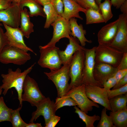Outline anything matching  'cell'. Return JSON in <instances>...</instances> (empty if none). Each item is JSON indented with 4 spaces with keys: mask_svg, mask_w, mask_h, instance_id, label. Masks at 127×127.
<instances>
[{
    "mask_svg": "<svg viewBox=\"0 0 127 127\" xmlns=\"http://www.w3.org/2000/svg\"><path fill=\"white\" fill-rule=\"evenodd\" d=\"M36 64V63H34L22 72L19 68H17L15 71L11 68H9L7 74L1 75L3 78V84L0 87L4 89L3 94L5 95L9 89L14 88L17 93L18 98L19 101L20 107H22V106L21 96L24 80L26 76L31 71Z\"/></svg>",
    "mask_w": 127,
    "mask_h": 127,
    "instance_id": "obj_1",
    "label": "cell"
},
{
    "mask_svg": "<svg viewBox=\"0 0 127 127\" xmlns=\"http://www.w3.org/2000/svg\"><path fill=\"white\" fill-rule=\"evenodd\" d=\"M85 48H84L76 52L70 63L69 73L71 81L68 91L72 88L82 84L85 58Z\"/></svg>",
    "mask_w": 127,
    "mask_h": 127,
    "instance_id": "obj_2",
    "label": "cell"
},
{
    "mask_svg": "<svg viewBox=\"0 0 127 127\" xmlns=\"http://www.w3.org/2000/svg\"><path fill=\"white\" fill-rule=\"evenodd\" d=\"M70 63L63 65L58 69L51 71L49 72H44L48 79L51 80L55 85L57 97L65 95L68 91V81L70 78L69 73Z\"/></svg>",
    "mask_w": 127,
    "mask_h": 127,
    "instance_id": "obj_3",
    "label": "cell"
},
{
    "mask_svg": "<svg viewBox=\"0 0 127 127\" xmlns=\"http://www.w3.org/2000/svg\"><path fill=\"white\" fill-rule=\"evenodd\" d=\"M123 53L110 45L99 44L95 49V62L106 64L117 67Z\"/></svg>",
    "mask_w": 127,
    "mask_h": 127,
    "instance_id": "obj_4",
    "label": "cell"
},
{
    "mask_svg": "<svg viewBox=\"0 0 127 127\" xmlns=\"http://www.w3.org/2000/svg\"><path fill=\"white\" fill-rule=\"evenodd\" d=\"M28 52L7 45L0 53V62L5 64H13L18 65L24 64L31 57Z\"/></svg>",
    "mask_w": 127,
    "mask_h": 127,
    "instance_id": "obj_5",
    "label": "cell"
},
{
    "mask_svg": "<svg viewBox=\"0 0 127 127\" xmlns=\"http://www.w3.org/2000/svg\"><path fill=\"white\" fill-rule=\"evenodd\" d=\"M39 48L40 55L38 63L40 66L51 71L61 67L62 64L58 53L59 48L56 46L44 48L40 46Z\"/></svg>",
    "mask_w": 127,
    "mask_h": 127,
    "instance_id": "obj_6",
    "label": "cell"
},
{
    "mask_svg": "<svg viewBox=\"0 0 127 127\" xmlns=\"http://www.w3.org/2000/svg\"><path fill=\"white\" fill-rule=\"evenodd\" d=\"M23 89L24 93L21 96L22 101L28 102L32 106L36 107L46 98L40 90L36 81L28 75L24 80Z\"/></svg>",
    "mask_w": 127,
    "mask_h": 127,
    "instance_id": "obj_7",
    "label": "cell"
},
{
    "mask_svg": "<svg viewBox=\"0 0 127 127\" xmlns=\"http://www.w3.org/2000/svg\"><path fill=\"white\" fill-rule=\"evenodd\" d=\"M65 95L72 98L77 103L78 107L87 114L92 111L93 107L99 108L97 103L90 100L87 96L84 84L72 88Z\"/></svg>",
    "mask_w": 127,
    "mask_h": 127,
    "instance_id": "obj_8",
    "label": "cell"
},
{
    "mask_svg": "<svg viewBox=\"0 0 127 127\" xmlns=\"http://www.w3.org/2000/svg\"><path fill=\"white\" fill-rule=\"evenodd\" d=\"M51 25L53 27V32L52 38L47 44L42 46L44 48L55 46L56 43L61 39H69L71 34L69 21L61 16H59L57 19Z\"/></svg>",
    "mask_w": 127,
    "mask_h": 127,
    "instance_id": "obj_9",
    "label": "cell"
},
{
    "mask_svg": "<svg viewBox=\"0 0 127 127\" xmlns=\"http://www.w3.org/2000/svg\"><path fill=\"white\" fill-rule=\"evenodd\" d=\"M96 47H94L90 49L85 48V58L82 83L85 85H95L102 87L95 80L93 76Z\"/></svg>",
    "mask_w": 127,
    "mask_h": 127,
    "instance_id": "obj_10",
    "label": "cell"
},
{
    "mask_svg": "<svg viewBox=\"0 0 127 127\" xmlns=\"http://www.w3.org/2000/svg\"><path fill=\"white\" fill-rule=\"evenodd\" d=\"M117 32L115 37L110 46L123 53L127 52V17L120 14Z\"/></svg>",
    "mask_w": 127,
    "mask_h": 127,
    "instance_id": "obj_11",
    "label": "cell"
},
{
    "mask_svg": "<svg viewBox=\"0 0 127 127\" xmlns=\"http://www.w3.org/2000/svg\"><path fill=\"white\" fill-rule=\"evenodd\" d=\"M2 24L6 30L4 33L7 40V46L17 48L27 52L30 51L36 55L33 51L25 44L24 39V36L20 28H13L4 23Z\"/></svg>",
    "mask_w": 127,
    "mask_h": 127,
    "instance_id": "obj_12",
    "label": "cell"
},
{
    "mask_svg": "<svg viewBox=\"0 0 127 127\" xmlns=\"http://www.w3.org/2000/svg\"><path fill=\"white\" fill-rule=\"evenodd\" d=\"M21 9L19 3L12 2L7 8L0 10V22L12 28L19 27Z\"/></svg>",
    "mask_w": 127,
    "mask_h": 127,
    "instance_id": "obj_13",
    "label": "cell"
},
{
    "mask_svg": "<svg viewBox=\"0 0 127 127\" xmlns=\"http://www.w3.org/2000/svg\"><path fill=\"white\" fill-rule=\"evenodd\" d=\"M36 107V109L32 113L30 122H33L41 115L44 118L45 125L51 119L56 115L57 111L55 103L48 97H46Z\"/></svg>",
    "mask_w": 127,
    "mask_h": 127,
    "instance_id": "obj_14",
    "label": "cell"
},
{
    "mask_svg": "<svg viewBox=\"0 0 127 127\" xmlns=\"http://www.w3.org/2000/svg\"><path fill=\"white\" fill-rule=\"evenodd\" d=\"M85 91L89 99L103 106L107 110L111 111L107 91L103 88L95 85H86Z\"/></svg>",
    "mask_w": 127,
    "mask_h": 127,
    "instance_id": "obj_15",
    "label": "cell"
},
{
    "mask_svg": "<svg viewBox=\"0 0 127 127\" xmlns=\"http://www.w3.org/2000/svg\"><path fill=\"white\" fill-rule=\"evenodd\" d=\"M118 71L117 68L103 63H95L93 71L95 80L103 87L105 82L113 76Z\"/></svg>",
    "mask_w": 127,
    "mask_h": 127,
    "instance_id": "obj_16",
    "label": "cell"
},
{
    "mask_svg": "<svg viewBox=\"0 0 127 127\" xmlns=\"http://www.w3.org/2000/svg\"><path fill=\"white\" fill-rule=\"evenodd\" d=\"M119 20L103 27L97 34L99 44L110 45L113 41L117 30Z\"/></svg>",
    "mask_w": 127,
    "mask_h": 127,
    "instance_id": "obj_17",
    "label": "cell"
},
{
    "mask_svg": "<svg viewBox=\"0 0 127 127\" xmlns=\"http://www.w3.org/2000/svg\"><path fill=\"white\" fill-rule=\"evenodd\" d=\"M68 39L69 43L65 50L61 51L59 49L58 50V53L63 65L70 63L75 52L80 49L84 48L80 44L79 40L76 38L70 35Z\"/></svg>",
    "mask_w": 127,
    "mask_h": 127,
    "instance_id": "obj_18",
    "label": "cell"
},
{
    "mask_svg": "<svg viewBox=\"0 0 127 127\" xmlns=\"http://www.w3.org/2000/svg\"><path fill=\"white\" fill-rule=\"evenodd\" d=\"M64 9L61 16L68 21L71 18H77L81 20L83 18L79 15V12L84 13L86 9L81 7L76 2L73 0H62Z\"/></svg>",
    "mask_w": 127,
    "mask_h": 127,
    "instance_id": "obj_19",
    "label": "cell"
},
{
    "mask_svg": "<svg viewBox=\"0 0 127 127\" xmlns=\"http://www.w3.org/2000/svg\"><path fill=\"white\" fill-rule=\"evenodd\" d=\"M77 20V19L74 17L71 18L69 20L71 32V35L77 38L81 45L84 47L86 42L91 43L92 41L87 40L85 37V36L86 34V31L83 29L82 24H78Z\"/></svg>",
    "mask_w": 127,
    "mask_h": 127,
    "instance_id": "obj_20",
    "label": "cell"
},
{
    "mask_svg": "<svg viewBox=\"0 0 127 127\" xmlns=\"http://www.w3.org/2000/svg\"><path fill=\"white\" fill-rule=\"evenodd\" d=\"M30 17L26 8L21 9L20 28L24 36L27 39L29 38L30 34L34 31V25L30 21Z\"/></svg>",
    "mask_w": 127,
    "mask_h": 127,
    "instance_id": "obj_21",
    "label": "cell"
},
{
    "mask_svg": "<svg viewBox=\"0 0 127 127\" xmlns=\"http://www.w3.org/2000/svg\"><path fill=\"white\" fill-rule=\"evenodd\" d=\"M19 3L21 9L24 7L28 8L29 10L28 12L30 17L40 16L46 17L43 7L34 0H20Z\"/></svg>",
    "mask_w": 127,
    "mask_h": 127,
    "instance_id": "obj_22",
    "label": "cell"
},
{
    "mask_svg": "<svg viewBox=\"0 0 127 127\" xmlns=\"http://www.w3.org/2000/svg\"><path fill=\"white\" fill-rule=\"evenodd\" d=\"M109 114L115 127H127V108L116 112L111 111Z\"/></svg>",
    "mask_w": 127,
    "mask_h": 127,
    "instance_id": "obj_23",
    "label": "cell"
},
{
    "mask_svg": "<svg viewBox=\"0 0 127 127\" xmlns=\"http://www.w3.org/2000/svg\"><path fill=\"white\" fill-rule=\"evenodd\" d=\"M111 111H117L127 108V94L116 96L109 99Z\"/></svg>",
    "mask_w": 127,
    "mask_h": 127,
    "instance_id": "obj_24",
    "label": "cell"
},
{
    "mask_svg": "<svg viewBox=\"0 0 127 127\" xmlns=\"http://www.w3.org/2000/svg\"><path fill=\"white\" fill-rule=\"evenodd\" d=\"M43 6L46 17L44 27L45 28H48L57 19L59 16L51 3L46 4Z\"/></svg>",
    "mask_w": 127,
    "mask_h": 127,
    "instance_id": "obj_25",
    "label": "cell"
},
{
    "mask_svg": "<svg viewBox=\"0 0 127 127\" xmlns=\"http://www.w3.org/2000/svg\"><path fill=\"white\" fill-rule=\"evenodd\" d=\"M85 9L84 13L86 16V24L104 22V19L100 12L91 8Z\"/></svg>",
    "mask_w": 127,
    "mask_h": 127,
    "instance_id": "obj_26",
    "label": "cell"
},
{
    "mask_svg": "<svg viewBox=\"0 0 127 127\" xmlns=\"http://www.w3.org/2000/svg\"><path fill=\"white\" fill-rule=\"evenodd\" d=\"M74 108L75 110V112L78 115L79 118L85 123L86 127H94L95 122L100 119V117L99 115H95L92 116H89L76 106H75Z\"/></svg>",
    "mask_w": 127,
    "mask_h": 127,
    "instance_id": "obj_27",
    "label": "cell"
},
{
    "mask_svg": "<svg viewBox=\"0 0 127 127\" xmlns=\"http://www.w3.org/2000/svg\"><path fill=\"white\" fill-rule=\"evenodd\" d=\"M112 5L110 0H105L103 2L100 3L98 5L105 23H106L113 16L111 10Z\"/></svg>",
    "mask_w": 127,
    "mask_h": 127,
    "instance_id": "obj_28",
    "label": "cell"
},
{
    "mask_svg": "<svg viewBox=\"0 0 127 127\" xmlns=\"http://www.w3.org/2000/svg\"><path fill=\"white\" fill-rule=\"evenodd\" d=\"M22 108L19 107L12 111L10 122L13 127H26L27 125V124L23 120L20 114L19 111Z\"/></svg>",
    "mask_w": 127,
    "mask_h": 127,
    "instance_id": "obj_29",
    "label": "cell"
},
{
    "mask_svg": "<svg viewBox=\"0 0 127 127\" xmlns=\"http://www.w3.org/2000/svg\"><path fill=\"white\" fill-rule=\"evenodd\" d=\"M12 109L8 108L5 104L2 97H0V122H10Z\"/></svg>",
    "mask_w": 127,
    "mask_h": 127,
    "instance_id": "obj_30",
    "label": "cell"
},
{
    "mask_svg": "<svg viewBox=\"0 0 127 127\" xmlns=\"http://www.w3.org/2000/svg\"><path fill=\"white\" fill-rule=\"evenodd\" d=\"M55 105L56 110L65 106H75L77 104L71 97L65 95L61 97H57L56 99Z\"/></svg>",
    "mask_w": 127,
    "mask_h": 127,
    "instance_id": "obj_31",
    "label": "cell"
},
{
    "mask_svg": "<svg viewBox=\"0 0 127 127\" xmlns=\"http://www.w3.org/2000/svg\"><path fill=\"white\" fill-rule=\"evenodd\" d=\"M107 110L104 107L102 109L97 127H115L113 123L111 116L107 114Z\"/></svg>",
    "mask_w": 127,
    "mask_h": 127,
    "instance_id": "obj_32",
    "label": "cell"
},
{
    "mask_svg": "<svg viewBox=\"0 0 127 127\" xmlns=\"http://www.w3.org/2000/svg\"><path fill=\"white\" fill-rule=\"evenodd\" d=\"M77 2L85 9L91 8L101 12L99 6L96 3L95 0H77Z\"/></svg>",
    "mask_w": 127,
    "mask_h": 127,
    "instance_id": "obj_33",
    "label": "cell"
},
{
    "mask_svg": "<svg viewBox=\"0 0 127 127\" xmlns=\"http://www.w3.org/2000/svg\"><path fill=\"white\" fill-rule=\"evenodd\" d=\"M107 91L109 99L116 96L127 94V84L118 88L110 90Z\"/></svg>",
    "mask_w": 127,
    "mask_h": 127,
    "instance_id": "obj_34",
    "label": "cell"
},
{
    "mask_svg": "<svg viewBox=\"0 0 127 127\" xmlns=\"http://www.w3.org/2000/svg\"><path fill=\"white\" fill-rule=\"evenodd\" d=\"M51 3L59 16H61L63 11L64 4L62 0H51Z\"/></svg>",
    "mask_w": 127,
    "mask_h": 127,
    "instance_id": "obj_35",
    "label": "cell"
},
{
    "mask_svg": "<svg viewBox=\"0 0 127 127\" xmlns=\"http://www.w3.org/2000/svg\"><path fill=\"white\" fill-rule=\"evenodd\" d=\"M117 82L116 80L113 75L105 82L103 85V87L107 91L113 87Z\"/></svg>",
    "mask_w": 127,
    "mask_h": 127,
    "instance_id": "obj_36",
    "label": "cell"
},
{
    "mask_svg": "<svg viewBox=\"0 0 127 127\" xmlns=\"http://www.w3.org/2000/svg\"><path fill=\"white\" fill-rule=\"evenodd\" d=\"M7 44V40L4 32L1 26H0V53Z\"/></svg>",
    "mask_w": 127,
    "mask_h": 127,
    "instance_id": "obj_37",
    "label": "cell"
},
{
    "mask_svg": "<svg viewBox=\"0 0 127 127\" xmlns=\"http://www.w3.org/2000/svg\"><path fill=\"white\" fill-rule=\"evenodd\" d=\"M117 68L118 70L127 69V52L124 53L123 57Z\"/></svg>",
    "mask_w": 127,
    "mask_h": 127,
    "instance_id": "obj_38",
    "label": "cell"
},
{
    "mask_svg": "<svg viewBox=\"0 0 127 127\" xmlns=\"http://www.w3.org/2000/svg\"><path fill=\"white\" fill-rule=\"evenodd\" d=\"M60 119V117L56 115L53 116L45 126V127H54Z\"/></svg>",
    "mask_w": 127,
    "mask_h": 127,
    "instance_id": "obj_39",
    "label": "cell"
},
{
    "mask_svg": "<svg viewBox=\"0 0 127 127\" xmlns=\"http://www.w3.org/2000/svg\"><path fill=\"white\" fill-rule=\"evenodd\" d=\"M127 74V69L121 70H118L114 75V76L117 82Z\"/></svg>",
    "mask_w": 127,
    "mask_h": 127,
    "instance_id": "obj_40",
    "label": "cell"
},
{
    "mask_svg": "<svg viewBox=\"0 0 127 127\" xmlns=\"http://www.w3.org/2000/svg\"><path fill=\"white\" fill-rule=\"evenodd\" d=\"M127 84V74L123 78L119 80L113 87L112 89H117Z\"/></svg>",
    "mask_w": 127,
    "mask_h": 127,
    "instance_id": "obj_41",
    "label": "cell"
},
{
    "mask_svg": "<svg viewBox=\"0 0 127 127\" xmlns=\"http://www.w3.org/2000/svg\"><path fill=\"white\" fill-rule=\"evenodd\" d=\"M13 0H0V10L5 9L9 7Z\"/></svg>",
    "mask_w": 127,
    "mask_h": 127,
    "instance_id": "obj_42",
    "label": "cell"
},
{
    "mask_svg": "<svg viewBox=\"0 0 127 127\" xmlns=\"http://www.w3.org/2000/svg\"><path fill=\"white\" fill-rule=\"evenodd\" d=\"M126 0H111L112 5L117 9L119 8L121 5Z\"/></svg>",
    "mask_w": 127,
    "mask_h": 127,
    "instance_id": "obj_43",
    "label": "cell"
},
{
    "mask_svg": "<svg viewBox=\"0 0 127 127\" xmlns=\"http://www.w3.org/2000/svg\"><path fill=\"white\" fill-rule=\"evenodd\" d=\"M119 8L122 13L127 17V0L121 5Z\"/></svg>",
    "mask_w": 127,
    "mask_h": 127,
    "instance_id": "obj_44",
    "label": "cell"
},
{
    "mask_svg": "<svg viewBox=\"0 0 127 127\" xmlns=\"http://www.w3.org/2000/svg\"><path fill=\"white\" fill-rule=\"evenodd\" d=\"M42 6L48 3H51V0H34Z\"/></svg>",
    "mask_w": 127,
    "mask_h": 127,
    "instance_id": "obj_45",
    "label": "cell"
},
{
    "mask_svg": "<svg viewBox=\"0 0 127 127\" xmlns=\"http://www.w3.org/2000/svg\"><path fill=\"white\" fill-rule=\"evenodd\" d=\"M43 126L41 123H35L33 122H30L27 124L26 127H42Z\"/></svg>",
    "mask_w": 127,
    "mask_h": 127,
    "instance_id": "obj_46",
    "label": "cell"
},
{
    "mask_svg": "<svg viewBox=\"0 0 127 127\" xmlns=\"http://www.w3.org/2000/svg\"><path fill=\"white\" fill-rule=\"evenodd\" d=\"M102 0H95L97 4L98 5L99 4L101 3Z\"/></svg>",
    "mask_w": 127,
    "mask_h": 127,
    "instance_id": "obj_47",
    "label": "cell"
},
{
    "mask_svg": "<svg viewBox=\"0 0 127 127\" xmlns=\"http://www.w3.org/2000/svg\"><path fill=\"white\" fill-rule=\"evenodd\" d=\"M20 0H13V2L14 3H19Z\"/></svg>",
    "mask_w": 127,
    "mask_h": 127,
    "instance_id": "obj_48",
    "label": "cell"
},
{
    "mask_svg": "<svg viewBox=\"0 0 127 127\" xmlns=\"http://www.w3.org/2000/svg\"><path fill=\"white\" fill-rule=\"evenodd\" d=\"M2 91V89L0 87V95L1 94Z\"/></svg>",
    "mask_w": 127,
    "mask_h": 127,
    "instance_id": "obj_49",
    "label": "cell"
},
{
    "mask_svg": "<svg viewBox=\"0 0 127 127\" xmlns=\"http://www.w3.org/2000/svg\"><path fill=\"white\" fill-rule=\"evenodd\" d=\"M3 25V24L0 23V26H2Z\"/></svg>",
    "mask_w": 127,
    "mask_h": 127,
    "instance_id": "obj_50",
    "label": "cell"
},
{
    "mask_svg": "<svg viewBox=\"0 0 127 127\" xmlns=\"http://www.w3.org/2000/svg\"><path fill=\"white\" fill-rule=\"evenodd\" d=\"M73 0L75 1H76V2H77V0Z\"/></svg>",
    "mask_w": 127,
    "mask_h": 127,
    "instance_id": "obj_51",
    "label": "cell"
}]
</instances>
